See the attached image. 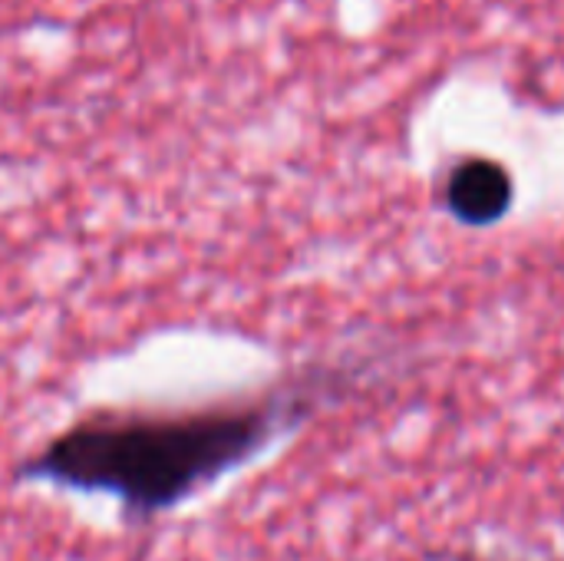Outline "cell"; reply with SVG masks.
Segmentation results:
<instances>
[{
  "instance_id": "6da1fadb",
  "label": "cell",
  "mask_w": 564,
  "mask_h": 561,
  "mask_svg": "<svg viewBox=\"0 0 564 561\" xmlns=\"http://www.w3.org/2000/svg\"><path fill=\"white\" fill-rule=\"evenodd\" d=\"M321 380L307 377L241 407L172 417H93L20 463L17 476L112 496L129 522H149L251 463L278 436L307 420L317 407Z\"/></svg>"
},
{
  "instance_id": "7a4b0ae2",
  "label": "cell",
  "mask_w": 564,
  "mask_h": 561,
  "mask_svg": "<svg viewBox=\"0 0 564 561\" xmlns=\"http://www.w3.org/2000/svg\"><path fill=\"white\" fill-rule=\"evenodd\" d=\"M516 202V182L512 172L482 155H469L456 162L443 185V205L446 212L469 225V228H489L499 225Z\"/></svg>"
}]
</instances>
